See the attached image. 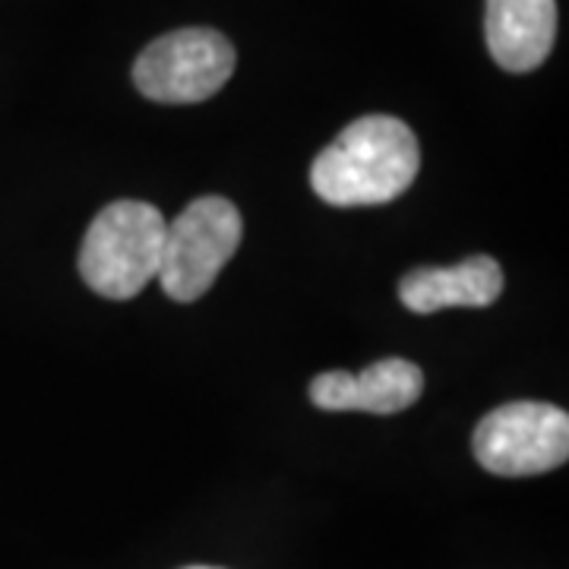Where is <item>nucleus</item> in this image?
Here are the masks:
<instances>
[{
  "instance_id": "obj_1",
  "label": "nucleus",
  "mask_w": 569,
  "mask_h": 569,
  "mask_svg": "<svg viewBox=\"0 0 569 569\" xmlns=\"http://www.w3.org/2000/svg\"><path fill=\"white\" fill-rule=\"evenodd\" d=\"M421 146L411 127L389 114L351 121L313 159L310 187L329 206H383L418 178Z\"/></svg>"
},
{
  "instance_id": "obj_2",
  "label": "nucleus",
  "mask_w": 569,
  "mask_h": 569,
  "mask_svg": "<svg viewBox=\"0 0 569 569\" xmlns=\"http://www.w3.org/2000/svg\"><path fill=\"white\" fill-rule=\"evenodd\" d=\"M164 216L142 200H114L92 219L80 247V276L108 301H130L159 279Z\"/></svg>"
},
{
  "instance_id": "obj_3",
  "label": "nucleus",
  "mask_w": 569,
  "mask_h": 569,
  "mask_svg": "<svg viewBox=\"0 0 569 569\" xmlns=\"http://www.w3.org/2000/svg\"><path fill=\"white\" fill-rule=\"evenodd\" d=\"M244 222L238 206L224 197H200L164 228L159 282L178 305H193L216 284L228 260L238 253Z\"/></svg>"
},
{
  "instance_id": "obj_4",
  "label": "nucleus",
  "mask_w": 569,
  "mask_h": 569,
  "mask_svg": "<svg viewBox=\"0 0 569 569\" xmlns=\"http://www.w3.org/2000/svg\"><path fill=\"white\" fill-rule=\"evenodd\" d=\"M471 452L497 478H531L569 459V415L550 402H507L485 415Z\"/></svg>"
},
{
  "instance_id": "obj_5",
  "label": "nucleus",
  "mask_w": 569,
  "mask_h": 569,
  "mask_svg": "<svg viewBox=\"0 0 569 569\" xmlns=\"http://www.w3.org/2000/svg\"><path fill=\"white\" fill-rule=\"evenodd\" d=\"M234 61V48L222 32L178 29L142 48L133 63V82L152 102H206L231 80Z\"/></svg>"
},
{
  "instance_id": "obj_6",
  "label": "nucleus",
  "mask_w": 569,
  "mask_h": 569,
  "mask_svg": "<svg viewBox=\"0 0 569 569\" xmlns=\"http://www.w3.org/2000/svg\"><path fill=\"white\" fill-rule=\"evenodd\" d=\"M425 392L421 367L406 358H383L361 373L326 370L310 383V402L323 411H370L396 415L411 408Z\"/></svg>"
},
{
  "instance_id": "obj_7",
  "label": "nucleus",
  "mask_w": 569,
  "mask_h": 569,
  "mask_svg": "<svg viewBox=\"0 0 569 569\" xmlns=\"http://www.w3.org/2000/svg\"><path fill=\"white\" fill-rule=\"evenodd\" d=\"M503 266L481 253L456 266L411 269L399 282V298L411 313H437L449 307H490L503 295Z\"/></svg>"
},
{
  "instance_id": "obj_8",
  "label": "nucleus",
  "mask_w": 569,
  "mask_h": 569,
  "mask_svg": "<svg viewBox=\"0 0 569 569\" xmlns=\"http://www.w3.org/2000/svg\"><path fill=\"white\" fill-rule=\"evenodd\" d=\"M490 58L509 73H531L557 39V0H488Z\"/></svg>"
},
{
  "instance_id": "obj_9",
  "label": "nucleus",
  "mask_w": 569,
  "mask_h": 569,
  "mask_svg": "<svg viewBox=\"0 0 569 569\" xmlns=\"http://www.w3.org/2000/svg\"><path fill=\"white\" fill-rule=\"evenodd\" d=\"M187 569H216V567H187Z\"/></svg>"
}]
</instances>
